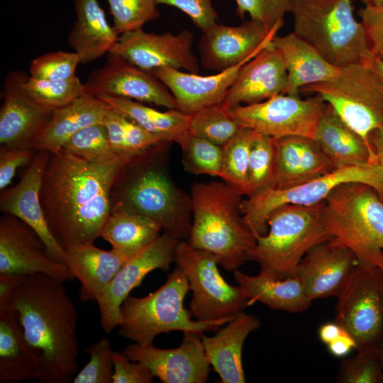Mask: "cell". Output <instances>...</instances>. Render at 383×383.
Returning a JSON list of instances; mask_svg holds the SVG:
<instances>
[{
	"label": "cell",
	"mask_w": 383,
	"mask_h": 383,
	"mask_svg": "<svg viewBox=\"0 0 383 383\" xmlns=\"http://www.w3.org/2000/svg\"><path fill=\"white\" fill-rule=\"evenodd\" d=\"M126 161L92 162L63 149L49 152L40 201L49 231L65 252L99 238L111 213V187Z\"/></svg>",
	"instance_id": "1"
},
{
	"label": "cell",
	"mask_w": 383,
	"mask_h": 383,
	"mask_svg": "<svg viewBox=\"0 0 383 383\" xmlns=\"http://www.w3.org/2000/svg\"><path fill=\"white\" fill-rule=\"evenodd\" d=\"M63 282L22 276L13 305L41 383H67L78 371L77 311Z\"/></svg>",
	"instance_id": "2"
},
{
	"label": "cell",
	"mask_w": 383,
	"mask_h": 383,
	"mask_svg": "<svg viewBox=\"0 0 383 383\" xmlns=\"http://www.w3.org/2000/svg\"><path fill=\"white\" fill-rule=\"evenodd\" d=\"M172 143L165 141L126 162L110 191L111 209L150 218L163 233L187 240L192 223V198L171 177Z\"/></svg>",
	"instance_id": "3"
},
{
	"label": "cell",
	"mask_w": 383,
	"mask_h": 383,
	"mask_svg": "<svg viewBox=\"0 0 383 383\" xmlns=\"http://www.w3.org/2000/svg\"><path fill=\"white\" fill-rule=\"evenodd\" d=\"M190 196L192 223L186 241L217 256L227 271L238 269L256 243L241 212L243 195L223 182H194Z\"/></svg>",
	"instance_id": "4"
},
{
	"label": "cell",
	"mask_w": 383,
	"mask_h": 383,
	"mask_svg": "<svg viewBox=\"0 0 383 383\" xmlns=\"http://www.w3.org/2000/svg\"><path fill=\"white\" fill-rule=\"evenodd\" d=\"M293 33L331 64L344 67L370 64L374 56L353 0H291Z\"/></svg>",
	"instance_id": "5"
},
{
	"label": "cell",
	"mask_w": 383,
	"mask_h": 383,
	"mask_svg": "<svg viewBox=\"0 0 383 383\" xmlns=\"http://www.w3.org/2000/svg\"><path fill=\"white\" fill-rule=\"evenodd\" d=\"M321 218L331 239L352 250L357 262L383 270V199L373 187H336L323 201Z\"/></svg>",
	"instance_id": "6"
},
{
	"label": "cell",
	"mask_w": 383,
	"mask_h": 383,
	"mask_svg": "<svg viewBox=\"0 0 383 383\" xmlns=\"http://www.w3.org/2000/svg\"><path fill=\"white\" fill-rule=\"evenodd\" d=\"M323 201L308 206L286 204L272 211L267 233L256 238L248 253V260L260 266V274L276 279L296 277L306 253L331 239L321 218Z\"/></svg>",
	"instance_id": "7"
},
{
	"label": "cell",
	"mask_w": 383,
	"mask_h": 383,
	"mask_svg": "<svg viewBox=\"0 0 383 383\" xmlns=\"http://www.w3.org/2000/svg\"><path fill=\"white\" fill-rule=\"evenodd\" d=\"M189 289L188 279L179 266L168 274L159 289L144 297L128 296L121 306L118 333L121 336L141 345L152 344L160 333L173 331L216 332L231 319L200 321L192 319L184 307Z\"/></svg>",
	"instance_id": "8"
},
{
	"label": "cell",
	"mask_w": 383,
	"mask_h": 383,
	"mask_svg": "<svg viewBox=\"0 0 383 383\" xmlns=\"http://www.w3.org/2000/svg\"><path fill=\"white\" fill-rule=\"evenodd\" d=\"M299 92L316 94L374 152L370 138L383 125V89L370 63L341 67L334 79L305 86Z\"/></svg>",
	"instance_id": "9"
},
{
	"label": "cell",
	"mask_w": 383,
	"mask_h": 383,
	"mask_svg": "<svg viewBox=\"0 0 383 383\" xmlns=\"http://www.w3.org/2000/svg\"><path fill=\"white\" fill-rule=\"evenodd\" d=\"M348 182L366 184L383 199V168L379 164L345 166L295 187L265 189L241 202L244 221L255 238L268 231L267 220L276 208L286 204L313 205L323 201L336 187Z\"/></svg>",
	"instance_id": "10"
},
{
	"label": "cell",
	"mask_w": 383,
	"mask_h": 383,
	"mask_svg": "<svg viewBox=\"0 0 383 383\" xmlns=\"http://www.w3.org/2000/svg\"><path fill=\"white\" fill-rule=\"evenodd\" d=\"M174 262L186 274L192 292V315L200 321L231 319L249 306L241 287L229 284L221 276L215 255L179 240Z\"/></svg>",
	"instance_id": "11"
},
{
	"label": "cell",
	"mask_w": 383,
	"mask_h": 383,
	"mask_svg": "<svg viewBox=\"0 0 383 383\" xmlns=\"http://www.w3.org/2000/svg\"><path fill=\"white\" fill-rule=\"evenodd\" d=\"M381 269L357 262L337 294L335 321L357 343V350L379 353L383 339Z\"/></svg>",
	"instance_id": "12"
},
{
	"label": "cell",
	"mask_w": 383,
	"mask_h": 383,
	"mask_svg": "<svg viewBox=\"0 0 383 383\" xmlns=\"http://www.w3.org/2000/svg\"><path fill=\"white\" fill-rule=\"evenodd\" d=\"M326 103L318 96L302 99L297 94H281L265 101L228 108L243 127L275 139L299 135L314 138Z\"/></svg>",
	"instance_id": "13"
},
{
	"label": "cell",
	"mask_w": 383,
	"mask_h": 383,
	"mask_svg": "<svg viewBox=\"0 0 383 383\" xmlns=\"http://www.w3.org/2000/svg\"><path fill=\"white\" fill-rule=\"evenodd\" d=\"M84 87L85 94L93 96L123 97L167 109H177L174 96L157 77L111 52L108 53L104 66L89 74Z\"/></svg>",
	"instance_id": "14"
},
{
	"label": "cell",
	"mask_w": 383,
	"mask_h": 383,
	"mask_svg": "<svg viewBox=\"0 0 383 383\" xmlns=\"http://www.w3.org/2000/svg\"><path fill=\"white\" fill-rule=\"evenodd\" d=\"M283 24L269 29L252 19L238 26L216 23L202 32L199 42L201 65L218 72L250 60L272 43Z\"/></svg>",
	"instance_id": "15"
},
{
	"label": "cell",
	"mask_w": 383,
	"mask_h": 383,
	"mask_svg": "<svg viewBox=\"0 0 383 383\" xmlns=\"http://www.w3.org/2000/svg\"><path fill=\"white\" fill-rule=\"evenodd\" d=\"M194 35L187 29L177 34H156L140 29L121 34L110 52L149 72L168 67L199 74V60L192 51Z\"/></svg>",
	"instance_id": "16"
},
{
	"label": "cell",
	"mask_w": 383,
	"mask_h": 383,
	"mask_svg": "<svg viewBox=\"0 0 383 383\" xmlns=\"http://www.w3.org/2000/svg\"><path fill=\"white\" fill-rule=\"evenodd\" d=\"M179 240L163 233L154 241L133 255L120 269L96 301L103 330L109 333L121 321V306L131 292L155 270L166 271L174 262Z\"/></svg>",
	"instance_id": "17"
},
{
	"label": "cell",
	"mask_w": 383,
	"mask_h": 383,
	"mask_svg": "<svg viewBox=\"0 0 383 383\" xmlns=\"http://www.w3.org/2000/svg\"><path fill=\"white\" fill-rule=\"evenodd\" d=\"M42 273L63 282L73 279L67 267L53 260L39 235L18 218H0V274Z\"/></svg>",
	"instance_id": "18"
},
{
	"label": "cell",
	"mask_w": 383,
	"mask_h": 383,
	"mask_svg": "<svg viewBox=\"0 0 383 383\" xmlns=\"http://www.w3.org/2000/svg\"><path fill=\"white\" fill-rule=\"evenodd\" d=\"M21 70L6 75L1 91L0 144L9 148H33L54 110L33 100L24 91L28 77Z\"/></svg>",
	"instance_id": "19"
},
{
	"label": "cell",
	"mask_w": 383,
	"mask_h": 383,
	"mask_svg": "<svg viewBox=\"0 0 383 383\" xmlns=\"http://www.w3.org/2000/svg\"><path fill=\"white\" fill-rule=\"evenodd\" d=\"M122 353L144 364L163 383H204L210 372L201 335L195 332H184L182 342L176 348L160 349L152 343H134Z\"/></svg>",
	"instance_id": "20"
},
{
	"label": "cell",
	"mask_w": 383,
	"mask_h": 383,
	"mask_svg": "<svg viewBox=\"0 0 383 383\" xmlns=\"http://www.w3.org/2000/svg\"><path fill=\"white\" fill-rule=\"evenodd\" d=\"M49 152L38 151L20 181L0 193V211L14 216L28 225L44 243L49 256L65 264L66 252L48 227L40 201V189Z\"/></svg>",
	"instance_id": "21"
},
{
	"label": "cell",
	"mask_w": 383,
	"mask_h": 383,
	"mask_svg": "<svg viewBox=\"0 0 383 383\" xmlns=\"http://www.w3.org/2000/svg\"><path fill=\"white\" fill-rule=\"evenodd\" d=\"M357 263L352 250L331 239L306 253L297 267L296 277L311 301L336 296Z\"/></svg>",
	"instance_id": "22"
},
{
	"label": "cell",
	"mask_w": 383,
	"mask_h": 383,
	"mask_svg": "<svg viewBox=\"0 0 383 383\" xmlns=\"http://www.w3.org/2000/svg\"><path fill=\"white\" fill-rule=\"evenodd\" d=\"M287 87L284 58L272 43L241 67L222 104L231 108L259 103L286 94Z\"/></svg>",
	"instance_id": "23"
},
{
	"label": "cell",
	"mask_w": 383,
	"mask_h": 383,
	"mask_svg": "<svg viewBox=\"0 0 383 383\" xmlns=\"http://www.w3.org/2000/svg\"><path fill=\"white\" fill-rule=\"evenodd\" d=\"M248 61L206 76L168 67H160L150 72L172 94L177 109L190 116L203 108L222 104L240 69Z\"/></svg>",
	"instance_id": "24"
},
{
	"label": "cell",
	"mask_w": 383,
	"mask_h": 383,
	"mask_svg": "<svg viewBox=\"0 0 383 383\" xmlns=\"http://www.w3.org/2000/svg\"><path fill=\"white\" fill-rule=\"evenodd\" d=\"M333 170L313 138L290 135L276 139V165L272 188L295 187Z\"/></svg>",
	"instance_id": "25"
},
{
	"label": "cell",
	"mask_w": 383,
	"mask_h": 383,
	"mask_svg": "<svg viewBox=\"0 0 383 383\" xmlns=\"http://www.w3.org/2000/svg\"><path fill=\"white\" fill-rule=\"evenodd\" d=\"M260 326L257 318L243 311L233 317L213 336L201 335L209 363L222 383H244L242 353L248 335Z\"/></svg>",
	"instance_id": "26"
},
{
	"label": "cell",
	"mask_w": 383,
	"mask_h": 383,
	"mask_svg": "<svg viewBox=\"0 0 383 383\" xmlns=\"http://www.w3.org/2000/svg\"><path fill=\"white\" fill-rule=\"evenodd\" d=\"M131 257L114 248L104 250L87 243L66 250L65 265L80 283V299L96 302Z\"/></svg>",
	"instance_id": "27"
},
{
	"label": "cell",
	"mask_w": 383,
	"mask_h": 383,
	"mask_svg": "<svg viewBox=\"0 0 383 383\" xmlns=\"http://www.w3.org/2000/svg\"><path fill=\"white\" fill-rule=\"evenodd\" d=\"M74 5L76 19L67 41L80 64L85 65L109 53L120 35L109 23L97 0H74Z\"/></svg>",
	"instance_id": "28"
},
{
	"label": "cell",
	"mask_w": 383,
	"mask_h": 383,
	"mask_svg": "<svg viewBox=\"0 0 383 383\" xmlns=\"http://www.w3.org/2000/svg\"><path fill=\"white\" fill-rule=\"evenodd\" d=\"M313 140L333 169L368 163L379 164L377 155L328 104L319 120Z\"/></svg>",
	"instance_id": "29"
},
{
	"label": "cell",
	"mask_w": 383,
	"mask_h": 383,
	"mask_svg": "<svg viewBox=\"0 0 383 383\" xmlns=\"http://www.w3.org/2000/svg\"><path fill=\"white\" fill-rule=\"evenodd\" d=\"M111 106L104 100L87 94L68 105L54 110L53 114L35 140L37 151L54 152L77 132L88 126L101 123Z\"/></svg>",
	"instance_id": "30"
},
{
	"label": "cell",
	"mask_w": 383,
	"mask_h": 383,
	"mask_svg": "<svg viewBox=\"0 0 383 383\" xmlns=\"http://www.w3.org/2000/svg\"><path fill=\"white\" fill-rule=\"evenodd\" d=\"M272 44L282 54L288 73L286 94H297L307 85L330 81L340 72L338 67L325 60L312 46L292 32L276 35Z\"/></svg>",
	"instance_id": "31"
},
{
	"label": "cell",
	"mask_w": 383,
	"mask_h": 383,
	"mask_svg": "<svg viewBox=\"0 0 383 383\" xmlns=\"http://www.w3.org/2000/svg\"><path fill=\"white\" fill-rule=\"evenodd\" d=\"M38 377L13 303L0 308V382L18 383Z\"/></svg>",
	"instance_id": "32"
},
{
	"label": "cell",
	"mask_w": 383,
	"mask_h": 383,
	"mask_svg": "<svg viewBox=\"0 0 383 383\" xmlns=\"http://www.w3.org/2000/svg\"><path fill=\"white\" fill-rule=\"evenodd\" d=\"M235 280L243 289L249 306L259 301L270 309L301 313L311 306L302 283L297 277L276 279L260 273L255 276L234 270Z\"/></svg>",
	"instance_id": "33"
},
{
	"label": "cell",
	"mask_w": 383,
	"mask_h": 383,
	"mask_svg": "<svg viewBox=\"0 0 383 383\" xmlns=\"http://www.w3.org/2000/svg\"><path fill=\"white\" fill-rule=\"evenodd\" d=\"M97 97L147 131L165 140L177 143L188 133L190 116L177 109L160 111L127 98L109 96Z\"/></svg>",
	"instance_id": "34"
},
{
	"label": "cell",
	"mask_w": 383,
	"mask_h": 383,
	"mask_svg": "<svg viewBox=\"0 0 383 383\" xmlns=\"http://www.w3.org/2000/svg\"><path fill=\"white\" fill-rule=\"evenodd\" d=\"M162 231L152 219L134 213L111 211L99 238L112 248L133 256L154 241Z\"/></svg>",
	"instance_id": "35"
},
{
	"label": "cell",
	"mask_w": 383,
	"mask_h": 383,
	"mask_svg": "<svg viewBox=\"0 0 383 383\" xmlns=\"http://www.w3.org/2000/svg\"><path fill=\"white\" fill-rule=\"evenodd\" d=\"M103 123L107 129L113 152L126 160L140 155L160 143L168 141L147 131L111 106Z\"/></svg>",
	"instance_id": "36"
},
{
	"label": "cell",
	"mask_w": 383,
	"mask_h": 383,
	"mask_svg": "<svg viewBox=\"0 0 383 383\" xmlns=\"http://www.w3.org/2000/svg\"><path fill=\"white\" fill-rule=\"evenodd\" d=\"M257 135L255 131L241 127L223 148V165L220 178L238 194L248 197L250 189L248 177L249 157L252 144Z\"/></svg>",
	"instance_id": "37"
},
{
	"label": "cell",
	"mask_w": 383,
	"mask_h": 383,
	"mask_svg": "<svg viewBox=\"0 0 383 383\" xmlns=\"http://www.w3.org/2000/svg\"><path fill=\"white\" fill-rule=\"evenodd\" d=\"M223 104L203 108L190 115L188 133L223 146L241 128Z\"/></svg>",
	"instance_id": "38"
},
{
	"label": "cell",
	"mask_w": 383,
	"mask_h": 383,
	"mask_svg": "<svg viewBox=\"0 0 383 383\" xmlns=\"http://www.w3.org/2000/svg\"><path fill=\"white\" fill-rule=\"evenodd\" d=\"M182 148V162L187 172L220 177L223 165L222 146L185 134L177 143Z\"/></svg>",
	"instance_id": "39"
},
{
	"label": "cell",
	"mask_w": 383,
	"mask_h": 383,
	"mask_svg": "<svg viewBox=\"0 0 383 383\" xmlns=\"http://www.w3.org/2000/svg\"><path fill=\"white\" fill-rule=\"evenodd\" d=\"M26 93L39 104L52 109L65 106L85 94L77 76L66 80L39 79L28 76L23 82Z\"/></svg>",
	"instance_id": "40"
},
{
	"label": "cell",
	"mask_w": 383,
	"mask_h": 383,
	"mask_svg": "<svg viewBox=\"0 0 383 383\" xmlns=\"http://www.w3.org/2000/svg\"><path fill=\"white\" fill-rule=\"evenodd\" d=\"M275 165L276 139L257 133L252 144L249 157V196L272 187Z\"/></svg>",
	"instance_id": "41"
},
{
	"label": "cell",
	"mask_w": 383,
	"mask_h": 383,
	"mask_svg": "<svg viewBox=\"0 0 383 383\" xmlns=\"http://www.w3.org/2000/svg\"><path fill=\"white\" fill-rule=\"evenodd\" d=\"M62 149L92 162L120 157L113 150L103 123L84 128L74 134Z\"/></svg>",
	"instance_id": "42"
},
{
	"label": "cell",
	"mask_w": 383,
	"mask_h": 383,
	"mask_svg": "<svg viewBox=\"0 0 383 383\" xmlns=\"http://www.w3.org/2000/svg\"><path fill=\"white\" fill-rule=\"evenodd\" d=\"M113 16V26L122 33L143 29L160 16L155 0H106Z\"/></svg>",
	"instance_id": "43"
},
{
	"label": "cell",
	"mask_w": 383,
	"mask_h": 383,
	"mask_svg": "<svg viewBox=\"0 0 383 383\" xmlns=\"http://www.w3.org/2000/svg\"><path fill=\"white\" fill-rule=\"evenodd\" d=\"M340 383H383V366L375 350H357L344 359L337 375Z\"/></svg>",
	"instance_id": "44"
},
{
	"label": "cell",
	"mask_w": 383,
	"mask_h": 383,
	"mask_svg": "<svg viewBox=\"0 0 383 383\" xmlns=\"http://www.w3.org/2000/svg\"><path fill=\"white\" fill-rule=\"evenodd\" d=\"M80 64L74 52L57 51L43 54L34 58L29 67L30 77L47 80H66L75 77Z\"/></svg>",
	"instance_id": "45"
},
{
	"label": "cell",
	"mask_w": 383,
	"mask_h": 383,
	"mask_svg": "<svg viewBox=\"0 0 383 383\" xmlns=\"http://www.w3.org/2000/svg\"><path fill=\"white\" fill-rule=\"evenodd\" d=\"M90 355L87 365L78 372L73 383H112L113 374L111 343L102 338L86 348Z\"/></svg>",
	"instance_id": "46"
},
{
	"label": "cell",
	"mask_w": 383,
	"mask_h": 383,
	"mask_svg": "<svg viewBox=\"0 0 383 383\" xmlns=\"http://www.w3.org/2000/svg\"><path fill=\"white\" fill-rule=\"evenodd\" d=\"M235 2L238 16L244 18L248 14L250 19L272 29L277 24L284 23L291 0H235Z\"/></svg>",
	"instance_id": "47"
},
{
	"label": "cell",
	"mask_w": 383,
	"mask_h": 383,
	"mask_svg": "<svg viewBox=\"0 0 383 383\" xmlns=\"http://www.w3.org/2000/svg\"><path fill=\"white\" fill-rule=\"evenodd\" d=\"M157 4L175 7L192 20L201 32L218 23V14L211 0H155Z\"/></svg>",
	"instance_id": "48"
},
{
	"label": "cell",
	"mask_w": 383,
	"mask_h": 383,
	"mask_svg": "<svg viewBox=\"0 0 383 383\" xmlns=\"http://www.w3.org/2000/svg\"><path fill=\"white\" fill-rule=\"evenodd\" d=\"M374 58L383 60V5H366L358 11Z\"/></svg>",
	"instance_id": "49"
},
{
	"label": "cell",
	"mask_w": 383,
	"mask_h": 383,
	"mask_svg": "<svg viewBox=\"0 0 383 383\" xmlns=\"http://www.w3.org/2000/svg\"><path fill=\"white\" fill-rule=\"evenodd\" d=\"M37 150L34 148H9L0 146V190L6 189L11 182L16 170L29 165Z\"/></svg>",
	"instance_id": "50"
},
{
	"label": "cell",
	"mask_w": 383,
	"mask_h": 383,
	"mask_svg": "<svg viewBox=\"0 0 383 383\" xmlns=\"http://www.w3.org/2000/svg\"><path fill=\"white\" fill-rule=\"evenodd\" d=\"M112 383H151L154 375L142 362L129 360L121 353H113Z\"/></svg>",
	"instance_id": "51"
},
{
	"label": "cell",
	"mask_w": 383,
	"mask_h": 383,
	"mask_svg": "<svg viewBox=\"0 0 383 383\" xmlns=\"http://www.w3.org/2000/svg\"><path fill=\"white\" fill-rule=\"evenodd\" d=\"M21 278L20 275L0 274V308L13 303Z\"/></svg>",
	"instance_id": "52"
},
{
	"label": "cell",
	"mask_w": 383,
	"mask_h": 383,
	"mask_svg": "<svg viewBox=\"0 0 383 383\" xmlns=\"http://www.w3.org/2000/svg\"><path fill=\"white\" fill-rule=\"evenodd\" d=\"M329 353L335 357H345L352 350H357V343L353 336L343 328L342 333L326 345Z\"/></svg>",
	"instance_id": "53"
},
{
	"label": "cell",
	"mask_w": 383,
	"mask_h": 383,
	"mask_svg": "<svg viewBox=\"0 0 383 383\" xmlns=\"http://www.w3.org/2000/svg\"><path fill=\"white\" fill-rule=\"evenodd\" d=\"M343 330V328L335 321L326 323L318 328V338L322 343L327 345L335 339Z\"/></svg>",
	"instance_id": "54"
},
{
	"label": "cell",
	"mask_w": 383,
	"mask_h": 383,
	"mask_svg": "<svg viewBox=\"0 0 383 383\" xmlns=\"http://www.w3.org/2000/svg\"><path fill=\"white\" fill-rule=\"evenodd\" d=\"M370 140L377 155L378 163L383 168V125L372 133Z\"/></svg>",
	"instance_id": "55"
},
{
	"label": "cell",
	"mask_w": 383,
	"mask_h": 383,
	"mask_svg": "<svg viewBox=\"0 0 383 383\" xmlns=\"http://www.w3.org/2000/svg\"><path fill=\"white\" fill-rule=\"evenodd\" d=\"M370 66L379 79L383 89V60L374 57L370 62Z\"/></svg>",
	"instance_id": "56"
},
{
	"label": "cell",
	"mask_w": 383,
	"mask_h": 383,
	"mask_svg": "<svg viewBox=\"0 0 383 383\" xmlns=\"http://www.w3.org/2000/svg\"><path fill=\"white\" fill-rule=\"evenodd\" d=\"M381 295H382V307H383V272L381 277ZM379 355L382 364L383 366V339H382V345L379 351Z\"/></svg>",
	"instance_id": "57"
},
{
	"label": "cell",
	"mask_w": 383,
	"mask_h": 383,
	"mask_svg": "<svg viewBox=\"0 0 383 383\" xmlns=\"http://www.w3.org/2000/svg\"><path fill=\"white\" fill-rule=\"evenodd\" d=\"M365 6H382L383 5V0H360Z\"/></svg>",
	"instance_id": "58"
}]
</instances>
